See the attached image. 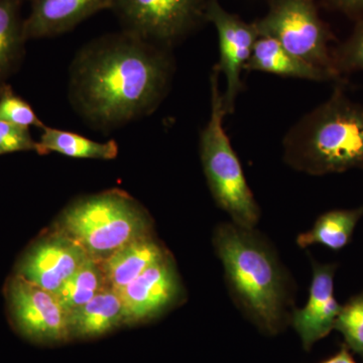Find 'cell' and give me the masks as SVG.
Returning a JSON list of instances; mask_svg holds the SVG:
<instances>
[{"label":"cell","mask_w":363,"mask_h":363,"mask_svg":"<svg viewBox=\"0 0 363 363\" xmlns=\"http://www.w3.org/2000/svg\"><path fill=\"white\" fill-rule=\"evenodd\" d=\"M334 65L340 71L363 70V23L334 58Z\"/></svg>","instance_id":"cell-24"},{"label":"cell","mask_w":363,"mask_h":363,"mask_svg":"<svg viewBox=\"0 0 363 363\" xmlns=\"http://www.w3.org/2000/svg\"><path fill=\"white\" fill-rule=\"evenodd\" d=\"M90 257L76 241L57 229L28 248L16 274L56 294Z\"/></svg>","instance_id":"cell-10"},{"label":"cell","mask_w":363,"mask_h":363,"mask_svg":"<svg viewBox=\"0 0 363 363\" xmlns=\"http://www.w3.org/2000/svg\"><path fill=\"white\" fill-rule=\"evenodd\" d=\"M332 1L347 11H363V0H332Z\"/></svg>","instance_id":"cell-26"},{"label":"cell","mask_w":363,"mask_h":363,"mask_svg":"<svg viewBox=\"0 0 363 363\" xmlns=\"http://www.w3.org/2000/svg\"><path fill=\"white\" fill-rule=\"evenodd\" d=\"M28 150L39 154V143L32 138L30 128L0 121V156Z\"/></svg>","instance_id":"cell-23"},{"label":"cell","mask_w":363,"mask_h":363,"mask_svg":"<svg viewBox=\"0 0 363 363\" xmlns=\"http://www.w3.org/2000/svg\"><path fill=\"white\" fill-rule=\"evenodd\" d=\"M321 363H357L355 362L354 358L351 357L350 351L347 348L343 347L342 350L336 353L335 355L329 358V359L325 360Z\"/></svg>","instance_id":"cell-25"},{"label":"cell","mask_w":363,"mask_h":363,"mask_svg":"<svg viewBox=\"0 0 363 363\" xmlns=\"http://www.w3.org/2000/svg\"><path fill=\"white\" fill-rule=\"evenodd\" d=\"M162 48L128 32L98 38L72 63L69 96L75 111L95 128H111L157 108L171 80Z\"/></svg>","instance_id":"cell-1"},{"label":"cell","mask_w":363,"mask_h":363,"mask_svg":"<svg viewBox=\"0 0 363 363\" xmlns=\"http://www.w3.org/2000/svg\"><path fill=\"white\" fill-rule=\"evenodd\" d=\"M285 161L310 175L363 168V106L336 91L301 119L284 142Z\"/></svg>","instance_id":"cell-3"},{"label":"cell","mask_w":363,"mask_h":363,"mask_svg":"<svg viewBox=\"0 0 363 363\" xmlns=\"http://www.w3.org/2000/svg\"><path fill=\"white\" fill-rule=\"evenodd\" d=\"M0 121L26 128H44L32 106L6 84L0 87Z\"/></svg>","instance_id":"cell-22"},{"label":"cell","mask_w":363,"mask_h":363,"mask_svg":"<svg viewBox=\"0 0 363 363\" xmlns=\"http://www.w3.org/2000/svg\"><path fill=\"white\" fill-rule=\"evenodd\" d=\"M6 298L11 324L21 337L37 344L71 340L69 315L54 293L13 274Z\"/></svg>","instance_id":"cell-8"},{"label":"cell","mask_w":363,"mask_h":363,"mask_svg":"<svg viewBox=\"0 0 363 363\" xmlns=\"http://www.w3.org/2000/svg\"><path fill=\"white\" fill-rule=\"evenodd\" d=\"M207 0H113L124 32L169 47L185 38L205 20Z\"/></svg>","instance_id":"cell-7"},{"label":"cell","mask_w":363,"mask_h":363,"mask_svg":"<svg viewBox=\"0 0 363 363\" xmlns=\"http://www.w3.org/2000/svg\"><path fill=\"white\" fill-rule=\"evenodd\" d=\"M113 0H30L25 18L26 40L70 32L90 16L111 9Z\"/></svg>","instance_id":"cell-13"},{"label":"cell","mask_w":363,"mask_h":363,"mask_svg":"<svg viewBox=\"0 0 363 363\" xmlns=\"http://www.w3.org/2000/svg\"><path fill=\"white\" fill-rule=\"evenodd\" d=\"M334 329L342 334L351 350L363 357V292L342 306Z\"/></svg>","instance_id":"cell-21"},{"label":"cell","mask_w":363,"mask_h":363,"mask_svg":"<svg viewBox=\"0 0 363 363\" xmlns=\"http://www.w3.org/2000/svg\"><path fill=\"white\" fill-rule=\"evenodd\" d=\"M168 255V250L150 233L131 241L99 262L107 286L118 292Z\"/></svg>","instance_id":"cell-14"},{"label":"cell","mask_w":363,"mask_h":363,"mask_svg":"<svg viewBox=\"0 0 363 363\" xmlns=\"http://www.w3.org/2000/svg\"><path fill=\"white\" fill-rule=\"evenodd\" d=\"M183 286L171 255L150 267L118 291L124 324H138L161 316L183 298Z\"/></svg>","instance_id":"cell-9"},{"label":"cell","mask_w":363,"mask_h":363,"mask_svg":"<svg viewBox=\"0 0 363 363\" xmlns=\"http://www.w3.org/2000/svg\"><path fill=\"white\" fill-rule=\"evenodd\" d=\"M362 216L363 207L326 212L318 217L309 231L298 234L296 242L301 248L322 245L338 252L350 243L355 227Z\"/></svg>","instance_id":"cell-17"},{"label":"cell","mask_w":363,"mask_h":363,"mask_svg":"<svg viewBox=\"0 0 363 363\" xmlns=\"http://www.w3.org/2000/svg\"><path fill=\"white\" fill-rule=\"evenodd\" d=\"M106 286L100 262L90 257L55 295L67 314L70 315L87 304Z\"/></svg>","instance_id":"cell-20"},{"label":"cell","mask_w":363,"mask_h":363,"mask_svg":"<svg viewBox=\"0 0 363 363\" xmlns=\"http://www.w3.org/2000/svg\"><path fill=\"white\" fill-rule=\"evenodd\" d=\"M213 245L235 305L260 331L276 335L291 323L294 284L272 243L233 222L215 229Z\"/></svg>","instance_id":"cell-2"},{"label":"cell","mask_w":363,"mask_h":363,"mask_svg":"<svg viewBox=\"0 0 363 363\" xmlns=\"http://www.w3.org/2000/svg\"><path fill=\"white\" fill-rule=\"evenodd\" d=\"M312 262L309 298L302 309H294L291 324L300 336L303 347L311 350L317 341L326 337L335 326L342 306L334 296L336 264Z\"/></svg>","instance_id":"cell-12"},{"label":"cell","mask_w":363,"mask_h":363,"mask_svg":"<svg viewBox=\"0 0 363 363\" xmlns=\"http://www.w3.org/2000/svg\"><path fill=\"white\" fill-rule=\"evenodd\" d=\"M205 20L213 23L218 33L220 60L217 70L226 79L223 106L227 113H233L236 98L240 92L241 72L245 70L252 56L253 45L259 37L255 23H247L238 16L229 13L218 0H207Z\"/></svg>","instance_id":"cell-11"},{"label":"cell","mask_w":363,"mask_h":363,"mask_svg":"<svg viewBox=\"0 0 363 363\" xmlns=\"http://www.w3.org/2000/svg\"><path fill=\"white\" fill-rule=\"evenodd\" d=\"M39 154L57 152L77 159L113 160L118 155L116 140L99 143L78 133L45 126L42 128Z\"/></svg>","instance_id":"cell-19"},{"label":"cell","mask_w":363,"mask_h":363,"mask_svg":"<svg viewBox=\"0 0 363 363\" xmlns=\"http://www.w3.org/2000/svg\"><path fill=\"white\" fill-rule=\"evenodd\" d=\"M245 70L266 72L274 75L322 81L332 79L328 72L312 65L286 51L272 38L259 35Z\"/></svg>","instance_id":"cell-16"},{"label":"cell","mask_w":363,"mask_h":363,"mask_svg":"<svg viewBox=\"0 0 363 363\" xmlns=\"http://www.w3.org/2000/svg\"><path fill=\"white\" fill-rule=\"evenodd\" d=\"M57 225L97 262H104L131 241L152 233L147 212L130 196L114 190L73 203Z\"/></svg>","instance_id":"cell-4"},{"label":"cell","mask_w":363,"mask_h":363,"mask_svg":"<svg viewBox=\"0 0 363 363\" xmlns=\"http://www.w3.org/2000/svg\"><path fill=\"white\" fill-rule=\"evenodd\" d=\"M23 0H0V87L20 63L26 42Z\"/></svg>","instance_id":"cell-18"},{"label":"cell","mask_w":363,"mask_h":363,"mask_svg":"<svg viewBox=\"0 0 363 363\" xmlns=\"http://www.w3.org/2000/svg\"><path fill=\"white\" fill-rule=\"evenodd\" d=\"M253 23L259 35L272 38L298 58L333 77L337 75L327 47V32L313 0H274L269 13Z\"/></svg>","instance_id":"cell-6"},{"label":"cell","mask_w":363,"mask_h":363,"mask_svg":"<svg viewBox=\"0 0 363 363\" xmlns=\"http://www.w3.org/2000/svg\"><path fill=\"white\" fill-rule=\"evenodd\" d=\"M124 324L123 305L116 291L106 286L87 304L69 315L71 339L104 336Z\"/></svg>","instance_id":"cell-15"},{"label":"cell","mask_w":363,"mask_h":363,"mask_svg":"<svg viewBox=\"0 0 363 363\" xmlns=\"http://www.w3.org/2000/svg\"><path fill=\"white\" fill-rule=\"evenodd\" d=\"M218 77L219 71L215 68L211 76V116L200 135L203 169L215 202L230 216L233 223L255 228L260 209L224 130L226 112Z\"/></svg>","instance_id":"cell-5"}]
</instances>
